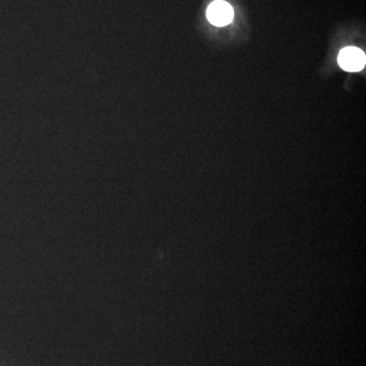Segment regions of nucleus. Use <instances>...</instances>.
Segmentation results:
<instances>
[{"instance_id": "obj_1", "label": "nucleus", "mask_w": 366, "mask_h": 366, "mask_svg": "<svg viewBox=\"0 0 366 366\" xmlns=\"http://www.w3.org/2000/svg\"><path fill=\"white\" fill-rule=\"evenodd\" d=\"M365 52L356 47L344 48L338 57L339 66L349 73L362 71L365 66Z\"/></svg>"}, {"instance_id": "obj_2", "label": "nucleus", "mask_w": 366, "mask_h": 366, "mask_svg": "<svg viewBox=\"0 0 366 366\" xmlns=\"http://www.w3.org/2000/svg\"><path fill=\"white\" fill-rule=\"evenodd\" d=\"M207 17L211 24L224 27L232 22L234 11L232 6L223 0H216L208 6Z\"/></svg>"}]
</instances>
